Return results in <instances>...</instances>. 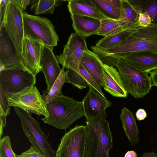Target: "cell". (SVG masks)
Listing matches in <instances>:
<instances>
[{
  "mask_svg": "<svg viewBox=\"0 0 157 157\" xmlns=\"http://www.w3.org/2000/svg\"><path fill=\"white\" fill-rule=\"evenodd\" d=\"M128 2L139 14L148 15L151 23L157 24V0H130Z\"/></svg>",
  "mask_w": 157,
  "mask_h": 157,
  "instance_id": "24",
  "label": "cell"
},
{
  "mask_svg": "<svg viewBox=\"0 0 157 157\" xmlns=\"http://www.w3.org/2000/svg\"><path fill=\"white\" fill-rule=\"evenodd\" d=\"M105 87L104 89L112 96L127 97L128 93L125 89L119 72L113 66L103 63Z\"/></svg>",
  "mask_w": 157,
  "mask_h": 157,
  "instance_id": "17",
  "label": "cell"
},
{
  "mask_svg": "<svg viewBox=\"0 0 157 157\" xmlns=\"http://www.w3.org/2000/svg\"><path fill=\"white\" fill-rule=\"evenodd\" d=\"M87 137L86 157H109L113 137L105 111L93 117L85 114Z\"/></svg>",
  "mask_w": 157,
  "mask_h": 157,
  "instance_id": "2",
  "label": "cell"
},
{
  "mask_svg": "<svg viewBox=\"0 0 157 157\" xmlns=\"http://www.w3.org/2000/svg\"><path fill=\"white\" fill-rule=\"evenodd\" d=\"M24 12L12 0H9L3 25L21 56L24 36Z\"/></svg>",
  "mask_w": 157,
  "mask_h": 157,
  "instance_id": "10",
  "label": "cell"
},
{
  "mask_svg": "<svg viewBox=\"0 0 157 157\" xmlns=\"http://www.w3.org/2000/svg\"><path fill=\"white\" fill-rule=\"evenodd\" d=\"M65 82L71 84L78 89H82L87 86V84L81 74L67 69L65 72Z\"/></svg>",
  "mask_w": 157,
  "mask_h": 157,
  "instance_id": "29",
  "label": "cell"
},
{
  "mask_svg": "<svg viewBox=\"0 0 157 157\" xmlns=\"http://www.w3.org/2000/svg\"><path fill=\"white\" fill-rule=\"evenodd\" d=\"M80 70L81 74L88 86H90L98 92L102 96L105 97V94L101 89V86L99 83L92 76L80 63Z\"/></svg>",
  "mask_w": 157,
  "mask_h": 157,
  "instance_id": "31",
  "label": "cell"
},
{
  "mask_svg": "<svg viewBox=\"0 0 157 157\" xmlns=\"http://www.w3.org/2000/svg\"><path fill=\"white\" fill-rule=\"evenodd\" d=\"M65 67L63 66L61 71L50 90L48 93L43 92L42 96L46 104L53 98L63 95L62 87L65 82Z\"/></svg>",
  "mask_w": 157,
  "mask_h": 157,
  "instance_id": "26",
  "label": "cell"
},
{
  "mask_svg": "<svg viewBox=\"0 0 157 157\" xmlns=\"http://www.w3.org/2000/svg\"><path fill=\"white\" fill-rule=\"evenodd\" d=\"M36 76L20 66L0 71V87L5 94L17 93L24 88L34 86Z\"/></svg>",
  "mask_w": 157,
  "mask_h": 157,
  "instance_id": "9",
  "label": "cell"
},
{
  "mask_svg": "<svg viewBox=\"0 0 157 157\" xmlns=\"http://www.w3.org/2000/svg\"><path fill=\"white\" fill-rule=\"evenodd\" d=\"M72 26L76 33L85 38L97 35L101 25L100 20L83 16L71 15Z\"/></svg>",
  "mask_w": 157,
  "mask_h": 157,
  "instance_id": "20",
  "label": "cell"
},
{
  "mask_svg": "<svg viewBox=\"0 0 157 157\" xmlns=\"http://www.w3.org/2000/svg\"><path fill=\"white\" fill-rule=\"evenodd\" d=\"M100 21V26L97 35L104 37L118 33L129 28L138 27L120 20L107 18L101 20Z\"/></svg>",
  "mask_w": 157,
  "mask_h": 157,
  "instance_id": "23",
  "label": "cell"
},
{
  "mask_svg": "<svg viewBox=\"0 0 157 157\" xmlns=\"http://www.w3.org/2000/svg\"><path fill=\"white\" fill-rule=\"evenodd\" d=\"M0 116L6 117L10 113V106L6 94L0 87Z\"/></svg>",
  "mask_w": 157,
  "mask_h": 157,
  "instance_id": "32",
  "label": "cell"
},
{
  "mask_svg": "<svg viewBox=\"0 0 157 157\" xmlns=\"http://www.w3.org/2000/svg\"><path fill=\"white\" fill-rule=\"evenodd\" d=\"M0 65L4 66L5 69L15 66L24 67L21 56L18 54L15 45L3 26L0 29Z\"/></svg>",
  "mask_w": 157,
  "mask_h": 157,
  "instance_id": "13",
  "label": "cell"
},
{
  "mask_svg": "<svg viewBox=\"0 0 157 157\" xmlns=\"http://www.w3.org/2000/svg\"><path fill=\"white\" fill-rule=\"evenodd\" d=\"M124 157H138L136 153L133 151H128Z\"/></svg>",
  "mask_w": 157,
  "mask_h": 157,
  "instance_id": "41",
  "label": "cell"
},
{
  "mask_svg": "<svg viewBox=\"0 0 157 157\" xmlns=\"http://www.w3.org/2000/svg\"><path fill=\"white\" fill-rule=\"evenodd\" d=\"M23 11H24L27 6L31 2L30 0H12Z\"/></svg>",
  "mask_w": 157,
  "mask_h": 157,
  "instance_id": "36",
  "label": "cell"
},
{
  "mask_svg": "<svg viewBox=\"0 0 157 157\" xmlns=\"http://www.w3.org/2000/svg\"><path fill=\"white\" fill-rule=\"evenodd\" d=\"M57 58L53 50L44 45L43 49L40 64L45 78L47 86L46 90L43 92L48 93L50 90L55 82L59 76L61 70Z\"/></svg>",
  "mask_w": 157,
  "mask_h": 157,
  "instance_id": "14",
  "label": "cell"
},
{
  "mask_svg": "<svg viewBox=\"0 0 157 157\" xmlns=\"http://www.w3.org/2000/svg\"><path fill=\"white\" fill-rule=\"evenodd\" d=\"M80 63L104 88L105 84L102 66L103 63L98 55L87 48L84 53Z\"/></svg>",
  "mask_w": 157,
  "mask_h": 157,
  "instance_id": "19",
  "label": "cell"
},
{
  "mask_svg": "<svg viewBox=\"0 0 157 157\" xmlns=\"http://www.w3.org/2000/svg\"><path fill=\"white\" fill-rule=\"evenodd\" d=\"M105 1L121 10V0H105Z\"/></svg>",
  "mask_w": 157,
  "mask_h": 157,
  "instance_id": "39",
  "label": "cell"
},
{
  "mask_svg": "<svg viewBox=\"0 0 157 157\" xmlns=\"http://www.w3.org/2000/svg\"><path fill=\"white\" fill-rule=\"evenodd\" d=\"M48 117L41 119L44 123L59 129H65L85 116L82 101L63 95L46 104Z\"/></svg>",
  "mask_w": 157,
  "mask_h": 157,
  "instance_id": "3",
  "label": "cell"
},
{
  "mask_svg": "<svg viewBox=\"0 0 157 157\" xmlns=\"http://www.w3.org/2000/svg\"><path fill=\"white\" fill-rule=\"evenodd\" d=\"M140 27L129 28L105 36L99 40L94 46L100 48L107 49L119 45L125 41Z\"/></svg>",
  "mask_w": 157,
  "mask_h": 157,
  "instance_id": "22",
  "label": "cell"
},
{
  "mask_svg": "<svg viewBox=\"0 0 157 157\" xmlns=\"http://www.w3.org/2000/svg\"><path fill=\"white\" fill-rule=\"evenodd\" d=\"M24 21L31 30L42 41L44 45L53 50L57 45L59 37L52 22L46 17L29 14L24 12Z\"/></svg>",
  "mask_w": 157,
  "mask_h": 157,
  "instance_id": "12",
  "label": "cell"
},
{
  "mask_svg": "<svg viewBox=\"0 0 157 157\" xmlns=\"http://www.w3.org/2000/svg\"><path fill=\"white\" fill-rule=\"evenodd\" d=\"M141 157H157V154L154 152H145Z\"/></svg>",
  "mask_w": 157,
  "mask_h": 157,
  "instance_id": "40",
  "label": "cell"
},
{
  "mask_svg": "<svg viewBox=\"0 0 157 157\" xmlns=\"http://www.w3.org/2000/svg\"><path fill=\"white\" fill-rule=\"evenodd\" d=\"M67 1V7L71 15L87 16L100 20L108 18L92 0H70Z\"/></svg>",
  "mask_w": 157,
  "mask_h": 157,
  "instance_id": "18",
  "label": "cell"
},
{
  "mask_svg": "<svg viewBox=\"0 0 157 157\" xmlns=\"http://www.w3.org/2000/svg\"><path fill=\"white\" fill-rule=\"evenodd\" d=\"M82 101L85 114L96 117L101 115L106 109L112 105L111 101L102 96L90 86Z\"/></svg>",
  "mask_w": 157,
  "mask_h": 157,
  "instance_id": "15",
  "label": "cell"
},
{
  "mask_svg": "<svg viewBox=\"0 0 157 157\" xmlns=\"http://www.w3.org/2000/svg\"><path fill=\"white\" fill-rule=\"evenodd\" d=\"M5 94L10 106L18 107L39 116L48 117L46 103L36 86L25 88L17 93Z\"/></svg>",
  "mask_w": 157,
  "mask_h": 157,
  "instance_id": "7",
  "label": "cell"
},
{
  "mask_svg": "<svg viewBox=\"0 0 157 157\" xmlns=\"http://www.w3.org/2000/svg\"><path fill=\"white\" fill-rule=\"evenodd\" d=\"M150 74L152 86L157 87V69L149 72Z\"/></svg>",
  "mask_w": 157,
  "mask_h": 157,
  "instance_id": "38",
  "label": "cell"
},
{
  "mask_svg": "<svg viewBox=\"0 0 157 157\" xmlns=\"http://www.w3.org/2000/svg\"><path fill=\"white\" fill-rule=\"evenodd\" d=\"M65 0H32L31 10L36 15L43 14H52L56 8L62 4Z\"/></svg>",
  "mask_w": 157,
  "mask_h": 157,
  "instance_id": "25",
  "label": "cell"
},
{
  "mask_svg": "<svg viewBox=\"0 0 157 157\" xmlns=\"http://www.w3.org/2000/svg\"><path fill=\"white\" fill-rule=\"evenodd\" d=\"M116 67L124 87L128 93L135 98H141L149 93L152 85L148 72L135 68L124 58L118 60Z\"/></svg>",
  "mask_w": 157,
  "mask_h": 157,
  "instance_id": "4",
  "label": "cell"
},
{
  "mask_svg": "<svg viewBox=\"0 0 157 157\" xmlns=\"http://www.w3.org/2000/svg\"><path fill=\"white\" fill-rule=\"evenodd\" d=\"M9 0H1L0 5V29L3 26L4 16Z\"/></svg>",
  "mask_w": 157,
  "mask_h": 157,
  "instance_id": "35",
  "label": "cell"
},
{
  "mask_svg": "<svg viewBox=\"0 0 157 157\" xmlns=\"http://www.w3.org/2000/svg\"><path fill=\"white\" fill-rule=\"evenodd\" d=\"M44 45L24 21L21 62L24 68L35 76L42 71L40 61Z\"/></svg>",
  "mask_w": 157,
  "mask_h": 157,
  "instance_id": "6",
  "label": "cell"
},
{
  "mask_svg": "<svg viewBox=\"0 0 157 157\" xmlns=\"http://www.w3.org/2000/svg\"><path fill=\"white\" fill-rule=\"evenodd\" d=\"M139 14L127 0H121L120 20L139 26L138 24Z\"/></svg>",
  "mask_w": 157,
  "mask_h": 157,
  "instance_id": "27",
  "label": "cell"
},
{
  "mask_svg": "<svg viewBox=\"0 0 157 157\" xmlns=\"http://www.w3.org/2000/svg\"><path fill=\"white\" fill-rule=\"evenodd\" d=\"M97 7L108 18L119 20L121 10L105 0H92Z\"/></svg>",
  "mask_w": 157,
  "mask_h": 157,
  "instance_id": "28",
  "label": "cell"
},
{
  "mask_svg": "<svg viewBox=\"0 0 157 157\" xmlns=\"http://www.w3.org/2000/svg\"><path fill=\"white\" fill-rule=\"evenodd\" d=\"M88 48L85 38L76 32L69 36L63 52L56 56L58 63L65 67L81 74L80 64L84 53Z\"/></svg>",
  "mask_w": 157,
  "mask_h": 157,
  "instance_id": "11",
  "label": "cell"
},
{
  "mask_svg": "<svg viewBox=\"0 0 157 157\" xmlns=\"http://www.w3.org/2000/svg\"><path fill=\"white\" fill-rule=\"evenodd\" d=\"M16 155L17 157H46L33 145L27 150L20 155L16 154Z\"/></svg>",
  "mask_w": 157,
  "mask_h": 157,
  "instance_id": "33",
  "label": "cell"
},
{
  "mask_svg": "<svg viewBox=\"0 0 157 157\" xmlns=\"http://www.w3.org/2000/svg\"><path fill=\"white\" fill-rule=\"evenodd\" d=\"M123 58L130 65L143 71L157 69V52L140 51L131 52Z\"/></svg>",
  "mask_w": 157,
  "mask_h": 157,
  "instance_id": "16",
  "label": "cell"
},
{
  "mask_svg": "<svg viewBox=\"0 0 157 157\" xmlns=\"http://www.w3.org/2000/svg\"><path fill=\"white\" fill-rule=\"evenodd\" d=\"M86 137L85 125H76L61 139L56 157H86Z\"/></svg>",
  "mask_w": 157,
  "mask_h": 157,
  "instance_id": "8",
  "label": "cell"
},
{
  "mask_svg": "<svg viewBox=\"0 0 157 157\" xmlns=\"http://www.w3.org/2000/svg\"><path fill=\"white\" fill-rule=\"evenodd\" d=\"M120 118L124 133L131 145L138 144L140 140L139 131L132 112L124 107L121 111Z\"/></svg>",
  "mask_w": 157,
  "mask_h": 157,
  "instance_id": "21",
  "label": "cell"
},
{
  "mask_svg": "<svg viewBox=\"0 0 157 157\" xmlns=\"http://www.w3.org/2000/svg\"><path fill=\"white\" fill-rule=\"evenodd\" d=\"M103 64L116 66L118 59L133 52L149 51L157 52V24L140 27L121 44L107 49L91 47Z\"/></svg>",
  "mask_w": 157,
  "mask_h": 157,
  "instance_id": "1",
  "label": "cell"
},
{
  "mask_svg": "<svg viewBox=\"0 0 157 157\" xmlns=\"http://www.w3.org/2000/svg\"><path fill=\"white\" fill-rule=\"evenodd\" d=\"M13 107L20 119L24 133L32 145L46 157H56V152L48 141L39 122L28 111L18 107Z\"/></svg>",
  "mask_w": 157,
  "mask_h": 157,
  "instance_id": "5",
  "label": "cell"
},
{
  "mask_svg": "<svg viewBox=\"0 0 157 157\" xmlns=\"http://www.w3.org/2000/svg\"><path fill=\"white\" fill-rule=\"evenodd\" d=\"M151 23V19L148 15L142 13L139 14L138 24L139 26L142 27L148 26Z\"/></svg>",
  "mask_w": 157,
  "mask_h": 157,
  "instance_id": "34",
  "label": "cell"
},
{
  "mask_svg": "<svg viewBox=\"0 0 157 157\" xmlns=\"http://www.w3.org/2000/svg\"><path fill=\"white\" fill-rule=\"evenodd\" d=\"M0 157H17L13 150L8 136H5L0 139Z\"/></svg>",
  "mask_w": 157,
  "mask_h": 157,
  "instance_id": "30",
  "label": "cell"
},
{
  "mask_svg": "<svg viewBox=\"0 0 157 157\" xmlns=\"http://www.w3.org/2000/svg\"><path fill=\"white\" fill-rule=\"evenodd\" d=\"M136 117L139 121L144 119L147 115L145 110L143 109H139L136 112Z\"/></svg>",
  "mask_w": 157,
  "mask_h": 157,
  "instance_id": "37",
  "label": "cell"
}]
</instances>
